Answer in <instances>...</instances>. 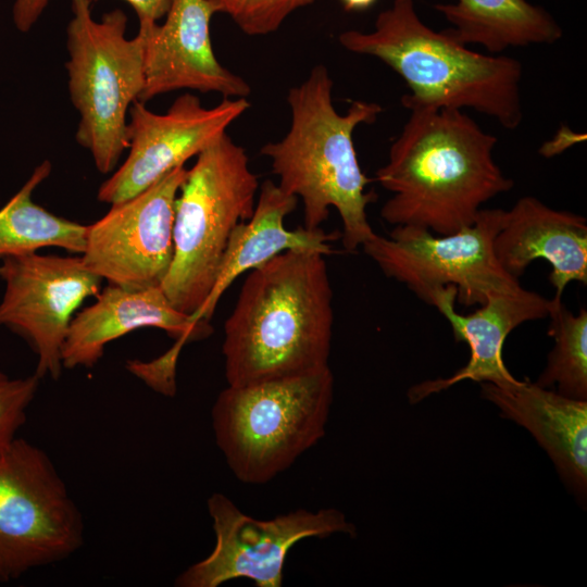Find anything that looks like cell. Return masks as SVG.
<instances>
[{
	"label": "cell",
	"mask_w": 587,
	"mask_h": 587,
	"mask_svg": "<svg viewBox=\"0 0 587 587\" xmlns=\"http://www.w3.org/2000/svg\"><path fill=\"white\" fill-rule=\"evenodd\" d=\"M497 141L462 110H411L375 175L391 193L382 218L435 235L471 226L484 203L514 185L494 160Z\"/></svg>",
	"instance_id": "1"
},
{
	"label": "cell",
	"mask_w": 587,
	"mask_h": 587,
	"mask_svg": "<svg viewBox=\"0 0 587 587\" xmlns=\"http://www.w3.org/2000/svg\"><path fill=\"white\" fill-rule=\"evenodd\" d=\"M333 289L324 254L288 250L251 270L224 324L228 386L328 365Z\"/></svg>",
	"instance_id": "2"
},
{
	"label": "cell",
	"mask_w": 587,
	"mask_h": 587,
	"mask_svg": "<svg viewBox=\"0 0 587 587\" xmlns=\"http://www.w3.org/2000/svg\"><path fill=\"white\" fill-rule=\"evenodd\" d=\"M333 85L328 70L315 65L288 91L287 134L266 142L260 153L271 160L280 189L302 200L304 228H321L329 209L338 211L342 246L351 252L375 235L366 208L377 198L365 190L371 179L361 170L352 136L360 124L374 123L383 108L354 100L340 114L333 104Z\"/></svg>",
	"instance_id": "3"
},
{
	"label": "cell",
	"mask_w": 587,
	"mask_h": 587,
	"mask_svg": "<svg viewBox=\"0 0 587 587\" xmlns=\"http://www.w3.org/2000/svg\"><path fill=\"white\" fill-rule=\"evenodd\" d=\"M338 41L350 52L379 59L401 76L411 90L401 98L409 111L469 108L507 129L517 128L523 120L522 64L473 51L446 29H432L413 0H394L377 15L372 32L345 30Z\"/></svg>",
	"instance_id": "4"
},
{
	"label": "cell",
	"mask_w": 587,
	"mask_h": 587,
	"mask_svg": "<svg viewBox=\"0 0 587 587\" xmlns=\"http://www.w3.org/2000/svg\"><path fill=\"white\" fill-rule=\"evenodd\" d=\"M333 394L329 366L222 390L212 426L235 476L263 484L286 471L324 436Z\"/></svg>",
	"instance_id": "5"
},
{
	"label": "cell",
	"mask_w": 587,
	"mask_h": 587,
	"mask_svg": "<svg viewBox=\"0 0 587 587\" xmlns=\"http://www.w3.org/2000/svg\"><path fill=\"white\" fill-rule=\"evenodd\" d=\"M259 188L246 150L227 133L187 170L175 203L173 260L161 285L179 312L195 317L204 305L229 237L251 217Z\"/></svg>",
	"instance_id": "6"
},
{
	"label": "cell",
	"mask_w": 587,
	"mask_h": 587,
	"mask_svg": "<svg viewBox=\"0 0 587 587\" xmlns=\"http://www.w3.org/2000/svg\"><path fill=\"white\" fill-rule=\"evenodd\" d=\"M71 11L65 68L79 114L75 137L97 170L108 174L127 148V113L143 88V38L139 32L126 37L127 16L121 9L96 20L90 0H72Z\"/></svg>",
	"instance_id": "7"
},
{
	"label": "cell",
	"mask_w": 587,
	"mask_h": 587,
	"mask_svg": "<svg viewBox=\"0 0 587 587\" xmlns=\"http://www.w3.org/2000/svg\"><path fill=\"white\" fill-rule=\"evenodd\" d=\"M84 519L50 457L14 438L0 449V583L61 562L84 544Z\"/></svg>",
	"instance_id": "8"
},
{
	"label": "cell",
	"mask_w": 587,
	"mask_h": 587,
	"mask_svg": "<svg viewBox=\"0 0 587 587\" xmlns=\"http://www.w3.org/2000/svg\"><path fill=\"white\" fill-rule=\"evenodd\" d=\"M503 215V209L483 208L471 226L449 235L394 226L388 237L375 233L361 248L387 277L428 305L447 286L457 287L461 304L480 305L491 292L521 286L501 268L492 251Z\"/></svg>",
	"instance_id": "9"
},
{
	"label": "cell",
	"mask_w": 587,
	"mask_h": 587,
	"mask_svg": "<svg viewBox=\"0 0 587 587\" xmlns=\"http://www.w3.org/2000/svg\"><path fill=\"white\" fill-rule=\"evenodd\" d=\"M208 511L215 546L207 558L178 575L175 586L217 587L243 577L258 587H279L286 557L295 544L309 537L355 534L354 526L336 509H300L272 520H257L241 512L225 495L215 492L208 499Z\"/></svg>",
	"instance_id": "10"
},
{
	"label": "cell",
	"mask_w": 587,
	"mask_h": 587,
	"mask_svg": "<svg viewBox=\"0 0 587 587\" xmlns=\"http://www.w3.org/2000/svg\"><path fill=\"white\" fill-rule=\"evenodd\" d=\"M0 277L5 282L0 325L28 341L37 355L39 378L58 379L73 315L85 299L99 295L102 278L80 257L36 252L1 259Z\"/></svg>",
	"instance_id": "11"
},
{
	"label": "cell",
	"mask_w": 587,
	"mask_h": 587,
	"mask_svg": "<svg viewBox=\"0 0 587 587\" xmlns=\"http://www.w3.org/2000/svg\"><path fill=\"white\" fill-rule=\"evenodd\" d=\"M187 168L175 167L88 225L84 265L112 285L161 286L174 254L175 203Z\"/></svg>",
	"instance_id": "12"
},
{
	"label": "cell",
	"mask_w": 587,
	"mask_h": 587,
	"mask_svg": "<svg viewBox=\"0 0 587 587\" xmlns=\"http://www.w3.org/2000/svg\"><path fill=\"white\" fill-rule=\"evenodd\" d=\"M249 108L246 98H223L205 108L197 96L183 93L165 113H155L136 100L128 110V155L100 186L98 199L112 205L146 190L197 157Z\"/></svg>",
	"instance_id": "13"
},
{
	"label": "cell",
	"mask_w": 587,
	"mask_h": 587,
	"mask_svg": "<svg viewBox=\"0 0 587 587\" xmlns=\"http://www.w3.org/2000/svg\"><path fill=\"white\" fill-rule=\"evenodd\" d=\"M217 10L205 0H171L165 21L139 26L145 84L139 101L175 90L246 98L249 84L223 66L213 51L210 23Z\"/></svg>",
	"instance_id": "14"
},
{
	"label": "cell",
	"mask_w": 587,
	"mask_h": 587,
	"mask_svg": "<svg viewBox=\"0 0 587 587\" xmlns=\"http://www.w3.org/2000/svg\"><path fill=\"white\" fill-rule=\"evenodd\" d=\"M457 294L455 286L441 288L435 294L432 305L450 324L454 339L469 346L470 360L449 377L413 385L408 391L411 403H417L466 379L496 385L515 382L503 361L504 341L521 324L545 319L549 312V299L522 285L489 294L486 301L470 314L457 312Z\"/></svg>",
	"instance_id": "15"
},
{
	"label": "cell",
	"mask_w": 587,
	"mask_h": 587,
	"mask_svg": "<svg viewBox=\"0 0 587 587\" xmlns=\"http://www.w3.org/2000/svg\"><path fill=\"white\" fill-rule=\"evenodd\" d=\"M96 298L71 321L61 354L65 369L92 367L107 344L145 327L165 330L180 347L212 333L208 321H196L176 310L161 286L128 288L110 284Z\"/></svg>",
	"instance_id": "16"
},
{
	"label": "cell",
	"mask_w": 587,
	"mask_h": 587,
	"mask_svg": "<svg viewBox=\"0 0 587 587\" xmlns=\"http://www.w3.org/2000/svg\"><path fill=\"white\" fill-rule=\"evenodd\" d=\"M492 251L501 268L515 279L534 261H547L554 297H562L571 282L587 284L586 217L553 209L536 197H522L504 210Z\"/></svg>",
	"instance_id": "17"
},
{
	"label": "cell",
	"mask_w": 587,
	"mask_h": 587,
	"mask_svg": "<svg viewBox=\"0 0 587 587\" xmlns=\"http://www.w3.org/2000/svg\"><path fill=\"white\" fill-rule=\"evenodd\" d=\"M482 397L502 417L526 428L548 453L567 489L587 496V400H576L528 379L480 383Z\"/></svg>",
	"instance_id": "18"
},
{
	"label": "cell",
	"mask_w": 587,
	"mask_h": 587,
	"mask_svg": "<svg viewBox=\"0 0 587 587\" xmlns=\"http://www.w3.org/2000/svg\"><path fill=\"white\" fill-rule=\"evenodd\" d=\"M297 203V197L285 192L274 182L261 184L253 213L233 230L213 289L195 320L210 322L220 298L238 276L285 251L332 253L330 241L340 238L341 234L326 233L322 228H285L284 221Z\"/></svg>",
	"instance_id": "19"
},
{
	"label": "cell",
	"mask_w": 587,
	"mask_h": 587,
	"mask_svg": "<svg viewBox=\"0 0 587 587\" xmlns=\"http://www.w3.org/2000/svg\"><path fill=\"white\" fill-rule=\"evenodd\" d=\"M434 8L452 25L446 30L463 45L489 53L557 42L563 29L544 8L527 0H457Z\"/></svg>",
	"instance_id": "20"
},
{
	"label": "cell",
	"mask_w": 587,
	"mask_h": 587,
	"mask_svg": "<svg viewBox=\"0 0 587 587\" xmlns=\"http://www.w3.org/2000/svg\"><path fill=\"white\" fill-rule=\"evenodd\" d=\"M50 172L51 163L46 160L0 209V260L33 253L43 247L84 252L88 225L54 215L33 201L34 190Z\"/></svg>",
	"instance_id": "21"
},
{
	"label": "cell",
	"mask_w": 587,
	"mask_h": 587,
	"mask_svg": "<svg viewBox=\"0 0 587 587\" xmlns=\"http://www.w3.org/2000/svg\"><path fill=\"white\" fill-rule=\"evenodd\" d=\"M548 334L553 347L536 385L557 386V391L576 400H587V311L574 314L562 297L549 299Z\"/></svg>",
	"instance_id": "22"
},
{
	"label": "cell",
	"mask_w": 587,
	"mask_h": 587,
	"mask_svg": "<svg viewBox=\"0 0 587 587\" xmlns=\"http://www.w3.org/2000/svg\"><path fill=\"white\" fill-rule=\"evenodd\" d=\"M40 378L34 374L11 378L0 370V449L16 438L24 425Z\"/></svg>",
	"instance_id": "23"
},
{
	"label": "cell",
	"mask_w": 587,
	"mask_h": 587,
	"mask_svg": "<svg viewBox=\"0 0 587 587\" xmlns=\"http://www.w3.org/2000/svg\"><path fill=\"white\" fill-rule=\"evenodd\" d=\"M314 0H242L232 17L249 36H262L277 30L284 21L298 9Z\"/></svg>",
	"instance_id": "24"
},
{
	"label": "cell",
	"mask_w": 587,
	"mask_h": 587,
	"mask_svg": "<svg viewBox=\"0 0 587 587\" xmlns=\"http://www.w3.org/2000/svg\"><path fill=\"white\" fill-rule=\"evenodd\" d=\"M180 349L174 345L167 352L151 362L129 361L126 367L155 391L173 396L176 390L175 367Z\"/></svg>",
	"instance_id": "25"
},
{
	"label": "cell",
	"mask_w": 587,
	"mask_h": 587,
	"mask_svg": "<svg viewBox=\"0 0 587 587\" xmlns=\"http://www.w3.org/2000/svg\"><path fill=\"white\" fill-rule=\"evenodd\" d=\"M50 0H15L12 10L16 28L26 33L37 23Z\"/></svg>",
	"instance_id": "26"
},
{
	"label": "cell",
	"mask_w": 587,
	"mask_h": 587,
	"mask_svg": "<svg viewBox=\"0 0 587 587\" xmlns=\"http://www.w3.org/2000/svg\"><path fill=\"white\" fill-rule=\"evenodd\" d=\"M91 2L97 0H90ZM126 1L133 10L136 12L139 26L147 25L151 23H158V20L164 17L171 0H124Z\"/></svg>",
	"instance_id": "27"
},
{
	"label": "cell",
	"mask_w": 587,
	"mask_h": 587,
	"mask_svg": "<svg viewBox=\"0 0 587 587\" xmlns=\"http://www.w3.org/2000/svg\"><path fill=\"white\" fill-rule=\"evenodd\" d=\"M209 3H211L216 10L217 13H225L233 17L239 7L242 0H205Z\"/></svg>",
	"instance_id": "28"
},
{
	"label": "cell",
	"mask_w": 587,
	"mask_h": 587,
	"mask_svg": "<svg viewBox=\"0 0 587 587\" xmlns=\"http://www.w3.org/2000/svg\"><path fill=\"white\" fill-rule=\"evenodd\" d=\"M377 0H340L347 11H362L372 7Z\"/></svg>",
	"instance_id": "29"
}]
</instances>
